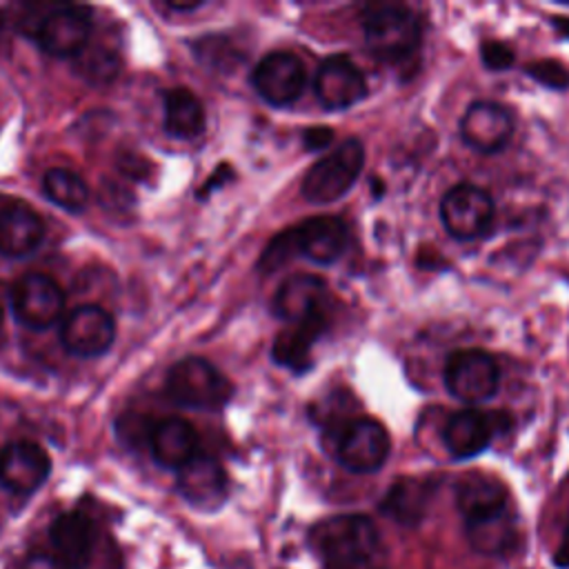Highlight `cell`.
<instances>
[{
	"mask_svg": "<svg viewBox=\"0 0 569 569\" xmlns=\"http://www.w3.org/2000/svg\"><path fill=\"white\" fill-rule=\"evenodd\" d=\"M311 542L327 569H378L382 542L376 525L360 513H340L311 529Z\"/></svg>",
	"mask_w": 569,
	"mask_h": 569,
	"instance_id": "cell-1",
	"label": "cell"
},
{
	"mask_svg": "<svg viewBox=\"0 0 569 569\" xmlns=\"http://www.w3.org/2000/svg\"><path fill=\"white\" fill-rule=\"evenodd\" d=\"M365 44L373 58L402 64L420 51V22L411 9L396 2L367 4L362 11Z\"/></svg>",
	"mask_w": 569,
	"mask_h": 569,
	"instance_id": "cell-2",
	"label": "cell"
},
{
	"mask_svg": "<svg viewBox=\"0 0 569 569\" xmlns=\"http://www.w3.org/2000/svg\"><path fill=\"white\" fill-rule=\"evenodd\" d=\"M164 387L173 402L207 411L224 407L233 396V387L227 376L209 360L198 356H187L178 360L169 369Z\"/></svg>",
	"mask_w": 569,
	"mask_h": 569,
	"instance_id": "cell-3",
	"label": "cell"
},
{
	"mask_svg": "<svg viewBox=\"0 0 569 569\" xmlns=\"http://www.w3.org/2000/svg\"><path fill=\"white\" fill-rule=\"evenodd\" d=\"M365 164V149L358 138L342 140L329 156L320 158L302 180V196L316 204L342 198L358 180Z\"/></svg>",
	"mask_w": 569,
	"mask_h": 569,
	"instance_id": "cell-4",
	"label": "cell"
},
{
	"mask_svg": "<svg viewBox=\"0 0 569 569\" xmlns=\"http://www.w3.org/2000/svg\"><path fill=\"white\" fill-rule=\"evenodd\" d=\"M498 382V362L482 349L453 351L445 365V385L449 393L467 405L489 400L496 393Z\"/></svg>",
	"mask_w": 569,
	"mask_h": 569,
	"instance_id": "cell-5",
	"label": "cell"
},
{
	"mask_svg": "<svg viewBox=\"0 0 569 569\" xmlns=\"http://www.w3.org/2000/svg\"><path fill=\"white\" fill-rule=\"evenodd\" d=\"M493 200L476 184L462 182L449 189L440 200V220L456 240H476L485 236L493 222Z\"/></svg>",
	"mask_w": 569,
	"mask_h": 569,
	"instance_id": "cell-6",
	"label": "cell"
},
{
	"mask_svg": "<svg viewBox=\"0 0 569 569\" xmlns=\"http://www.w3.org/2000/svg\"><path fill=\"white\" fill-rule=\"evenodd\" d=\"M273 311L289 325H327L329 289L313 273L289 276L273 296Z\"/></svg>",
	"mask_w": 569,
	"mask_h": 569,
	"instance_id": "cell-7",
	"label": "cell"
},
{
	"mask_svg": "<svg viewBox=\"0 0 569 569\" xmlns=\"http://www.w3.org/2000/svg\"><path fill=\"white\" fill-rule=\"evenodd\" d=\"M11 309L18 322L29 329L56 325L64 311V293L47 273H24L11 289Z\"/></svg>",
	"mask_w": 569,
	"mask_h": 569,
	"instance_id": "cell-8",
	"label": "cell"
},
{
	"mask_svg": "<svg viewBox=\"0 0 569 569\" xmlns=\"http://www.w3.org/2000/svg\"><path fill=\"white\" fill-rule=\"evenodd\" d=\"M389 433L373 418L347 420L336 442L340 465L356 473H371L380 469L389 456Z\"/></svg>",
	"mask_w": 569,
	"mask_h": 569,
	"instance_id": "cell-9",
	"label": "cell"
},
{
	"mask_svg": "<svg viewBox=\"0 0 569 569\" xmlns=\"http://www.w3.org/2000/svg\"><path fill=\"white\" fill-rule=\"evenodd\" d=\"M91 33V13L84 7L76 4H62L51 11H47L36 29L33 38L38 47L56 58H73L78 56Z\"/></svg>",
	"mask_w": 569,
	"mask_h": 569,
	"instance_id": "cell-10",
	"label": "cell"
},
{
	"mask_svg": "<svg viewBox=\"0 0 569 569\" xmlns=\"http://www.w3.org/2000/svg\"><path fill=\"white\" fill-rule=\"evenodd\" d=\"M251 84L264 102L273 107H287L296 102L305 91V64L296 53L271 51L251 71Z\"/></svg>",
	"mask_w": 569,
	"mask_h": 569,
	"instance_id": "cell-11",
	"label": "cell"
},
{
	"mask_svg": "<svg viewBox=\"0 0 569 569\" xmlns=\"http://www.w3.org/2000/svg\"><path fill=\"white\" fill-rule=\"evenodd\" d=\"M116 338L113 316L98 305H80L71 309L60 327L62 347L80 358L102 356Z\"/></svg>",
	"mask_w": 569,
	"mask_h": 569,
	"instance_id": "cell-12",
	"label": "cell"
},
{
	"mask_svg": "<svg viewBox=\"0 0 569 569\" xmlns=\"http://www.w3.org/2000/svg\"><path fill=\"white\" fill-rule=\"evenodd\" d=\"M313 91L327 109H347L367 96V80L349 56L336 53L318 67Z\"/></svg>",
	"mask_w": 569,
	"mask_h": 569,
	"instance_id": "cell-13",
	"label": "cell"
},
{
	"mask_svg": "<svg viewBox=\"0 0 569 569\" xmlns=\"http://www.w3.org/2000/svg\"><path fill=\"white\" fill-rule=\"evenodd\" d=\"M511 133H513V116L507 107L498 102L478 100L467 107L460 120L462 140L480 153H496L505 149Z\"/></svg>",
	"mask_w": 569,
	"mask_h": 569,
	"instance_id": "cell-14",
	"label": "cell"
},
{
	"mask_svg": "<svg viewBox=\"0 0 569 569\" xmlns=\"http://www.w3.org/2000/svg\"><path fill=\"white\" fill-rule=\"evenodd\" d=\"M49 471L47 451L31 440H13L0 451V482L13 493H33Z\"/></svg>",
	"mask_w": 569,
	"mask_h": 569,
	"instance_id": "cell-15",
	"label": "cell"
},
{
	"mask_svg": "<svg viewBox=\"0 0 569 569\" xmlns=\"http://www.w3.org/2000/svg\"><path fill=\"white\" fill-rule=\"evenodd\" d=\"M178 491L196 509H218L227 498V473L209 453H196L178 469Z\"/></svg>",
	"mask_w": 569,
	"mask_h": 569,
	"instance_id": "cell-16",
	"label": "cell"
},
{
	"mask_svg": "<svg viewBox=\"0 0 569 569\" xmlns=\"http://www.w3.org/2000/svg\"><path fill=\"white\" fill-rule=\"evenodd\" d=\"M296 256H302L318 264L336 262L347 249V224L336 216L307 218L291 227Z\"/></svg>",
	"mask_w": 569,
	"mask_h": 569,
	"instance_id": "cell-17",
	"label": "cell"
},
{
	"mask_svg": "<svg viewBox=\"0 0 569 569\" xmlns=\"http://www.w3.org/2000/svg\"><path fill=\"white\" fill-rule=\"evenodd\" d=\"M49 540L67 569H84L96 549V525L82 511H64L51 522Z\"/></svg>",
	"mask_w": 569,
	"mask_h": 569,
	"instance_id": "cell-18",
	"label": "cell"
},
{
	"mask_svg": "<svg viewBox=\"0 0 569 569\" xmlns=\"http://www.w3.org/2000/svg\"><path fill=\"white\" fill-rule=\"evenodd\" d=\"M149 447L160 467L178 471L198 453V433L184 418L169 416L151 427Z\"/></svg>",
	"mask_w": 569,
	"mask_h": 569,
	"instance_id": "cell-19",
	"label": "cell"
},
{
	"mask_svg": "<svg viewBox=\"0 0 569 569\" xmlns=\"http://www.w3.org/2000/svg\"><path fill=\"white\" fill-rule=\"evenodd\" d=\"M44 238L42 218L22 202L0 209V253L22 258L33 253Z\"/></svg>",
	"mask_w": 569,
	"mask_h": 569,
	"instance_id": "cell-20",
	"label": "cell"
},
{
	"mask_svg": "<svg viewBox=\"0 0 569 569\" xmlns=\"http://www.w3.org/2000/svg\"><path fill=\"white\" fill-rule=\"evenodd\" d=\"M496 422L491 416L478 409H462L445 422L442 440L451 456L456 458H471L485 451L493 438Z\"/></svg>",
	"mask_w": 569,
	"mask_h": 569,
	"instance_id": "cell-21",
	"label": "cell"
},
{
	"mask_svg": "<svg viewBox=\"0 0 569 569\" xmlns=\"http://www.w3.org/2000/svg\"><path fill=\"white\" fill-rule=\"evenodd\" d=\"M433 496V482L422 478H398L385 498L380 500V511L398 525H418Z\"/></svg>",
	"mask_w": 569,
	"mask_h": 569,
	"instance_id": "cell-22",
	"label": "cell"
},
{
	"mask_svg": "<svg viewBox=\"0 0 569 569\" xmlns=\"http://www.w3.org/2000/svg\"><path fill=\"white\" fill-rule=\"evenodd\" d=\"M456 505L462 513L465 522L478 520L491 513H498L507 509V489L500 480L485 476V473H471L465 476L456 487Z\"/></svg>",
	"mask_w": 569,
	"mask_h": 569,
	"instance_id": "cell-23",
	"label": "cell"
},
{
	"mask_svg": "<svg viewBox=\"0 0 569 569\" xmlns=\"http://www.w3.org/2000/svg\"><path fill=\"white\" fill-rule=\"evenodd\" d=\"M164 131L178 140H193L204 131V107L187 87L164 91Z\"/></svg>",
	"mask_w": 569,
	"mask_h": 569,
	"instance_id": "cell-24",
	"label": "cell"
},
{
	"mask_svg": "<svg viewBox=\"0 0 569 569\" xmlns=\"http://www.w3.org/2000/svg\"><path fill=\"white\" fill-rule=\"evenodd\" d=\"M465 527L471 547L485 556H500L509 551L518 540V525L509 507L498 513L469 520Z\"/></svg>",
	"mask_w": 569,
	"mask_h": 569,
	"instance_id": "cell-25",
	"label": "cell"
},
{
	"mask_svg": "<svg viewBox=\"0 0 569 569\" xmlns=\"http://www.w3.org/2000/svg\"><path fill=\"white\" fill-rule=\"evenodd\" d=\"M327 325H289L273 340V362L289 371H305L311 367V347Z\"/></svg>",
	"mask_w": 569,
	"mask_h": 569,
	"instance_id": "cell-26",
	"label": "cell"
},
{
	"mask_svg": "<svg viewBox=\"0 0 569 569\" xmlns=\"http://www.w3.org/2000/svg\"><path fill=\"white\" fill-rule=\"evenodd\" d=\"M42 189L47 198L64 211H82L89 202L87 182L76 171L64 167L49 169L42 178Z\"/></svg>",
	"mask_w": 569,
	"mask_h": 569,
	"instance_id": "cell-27",
	"label": "cell"
},
{
	"mask_svg": "<svg viewBox=\"0 0 569 569\" xmlns=\"http://www.w3.org/2000/svg\"><path fill=\"white\" fill-rule=\"evenodd\" d=\"M80 58V73L91 82H109L118 73V60L111 51L93 49L87 51V47L78 53Z\"/></svg>",
	"mask_w": 569,
	"mask_h": 569,
	"instance_id": "cell-28",
	"label": "cell"
},
{
	"mask_svg": "<svg viewBox=\"0 0 569 569\" xmlns=\"http://www.w3.org/2000/svg\"><path fill=\"white\" fill-rule=\"evenodd\" d=\"M527 73L542 82L545 87H553V89H565L569 84V71L556 62V60H538V62H531L527 67Z\"/></svg>",
	"mask_w": 569,
	"mask_h": 569,
	"instance_id": "cell-29",
	"label": "cell"
},
{
	"mask_svg": "<svg viewBox=\"0 0 569 569\" xmlns=\"http://www.w3.org/2000/svg\"><path fill=\"white\" fill-rule=\"evenodd\" d=\"M151 427L149 420L144 416H136V413H122L116 422V431L120 436L122 442H142V438L149 440V433H151Z\"/></svg>",
	"mask_w": 569,
	"mask_h": 569,
	"instance_id": "cell-30",
	"label": "cell"
},
{
	"mask_svg": "<svg viewBox=\"0 0 569 569\" xmlns=\"http://www.w3.org/2000/svg\"><path fill=\"white\" fill-rule=\"evenodd\" d=\"M480 56H482L485 67H489L491 71H500V69H507L513 64L511 47H507L505 42H498V40L485 42L480 49Z\"/></svg>",
	"mask_w": 569,
	"mask_h": 569,
	"instance_id": "cell-31",
	"label": "cell"
},
{
	"mask_svg": "<svg viewBox=\"0 0 569 569\" xmlns=\"http://www.w3.org/2000/svg\"><path fill=\"white\" fill-rule=\"evenodd\" d=\"M18 569H67L53 553H42V551H36V553H29L20 560Z\"/></svg>",
	"mask_w": 569,
	"mask_h": 569,
	"instance_id": "cell-32",
	"label": "cell"
},
{
	"mask_svg": "<svg viewBox=\"0 0 569 569\" xmlns=\"http://www.w3.org/2000/svg\"><path fill=\"white\" fill-rule=\"evenodd\" d=\"M331 138H333V131L327 129V127H311V129H307L305 136H302L305 147L311 149V151L327 147V144L331 142Z\"/></svg>",
	"mask_w": 569,
	"mask_h": 569,
	"instance_id": "cell-33",
	"label": "cell"
},
{
	"mask_svg": "<svg viewBox=\"0 0 569 569\" xmlns=\"http://www.w3.org/2000/svg\"><path fill=\"white\" fill-rule=\"evenodd\" d=\"M556 565L562 567V569H569V529L565 531V536L560 540V547L556 551Z\"/></svg>",
	"mask_w": 569,
	"mask_h": 569,
	"instance_id": "cell-34",
	"label": "cell"
},
{
	"mask_svg": "<svg viewBox=\"0 0 569 569\" xmlns=\"http://www.w3.org/2000/svg\"><path fill=\"white\" fill-rule=\"evenodd\" d=\"M202 2L200 0H193V2H178V0H167V7L173 9V11H193L198 9Z\"/></svg>",
	"mask_w": 569,
	"mask_h": 569,
	"instance_id": "cell-35",
	"label": "cell"
},
{
	"mask_svg": "<svg viewBox=\"0 0 569 569\" xmlns=\"http://www.w3.org/2000/svg\"><path fill=\"white\" fill-rule=\"evenodd\" d=\"M2 320H4V302H2V291H0V327H2Z\"/></svg>",
	"mask_w": 569,
	"mask_h": 569,
	"instance_id": "cell-36",
	"label": "cell"
}]
</instances>
